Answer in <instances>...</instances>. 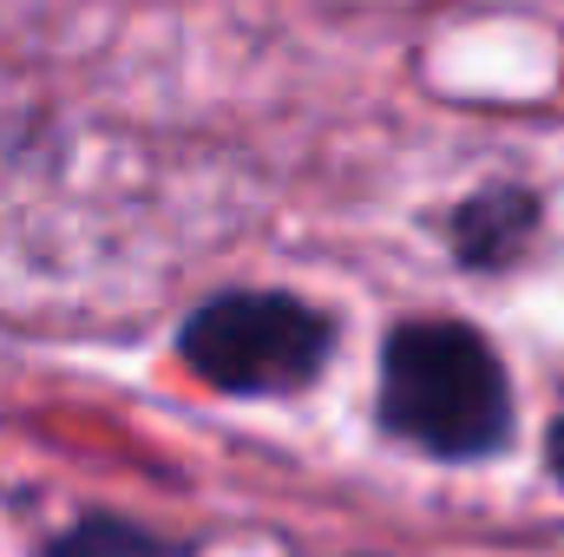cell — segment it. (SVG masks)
<instances>
[{
    "mask_svg": "<svg viewBox=\"0 0 564 557\" xmlns=\"http://www.w3.org/2000/svg\"><path fill=\"white\" fill-rule=\"evenodd\" d=\"M335 328L322 308L276 288H230L177 328L184 368L217 394H295L322 374Z\"/></svg>",
    "mask_w": 564,
    "mask_h": 557,
    "instance_id": "7a4b0ae2",
    "label": "cell"
},
{
    "mask_svg": "<svg viewBox=\"0 0 564 557\" xmlns=\"http://www.w3.org/2000/svg\"><path fill=\"white\" fill-rule=\"evenodd\" d=\"M552 472H558V479H564V419H558V426H552Z\"/></svg>",
    "mask_w": 564,
    "mask_h": 557,
    "instance_id": "5b68a950",
    "label": "cell"
},
{
    "mask_svg": "<svg viewBox=\"0 0 564 557\" xmlns=\"http://www.w3.org/2000/svg\"><path fill=\"white\" fill-rule=\"evenodd\" d=\"M46 557H171L164 538H151L144 525L132 518H106V512H93V518H79V525H66Z\"/></svg>",
    "mask_w": 564,
    "mask_h": 557,
    "instance_id": "277c9868",
    "label": "cell"
},
{
    "mask_svg": "<svg viewBox=\"0 0 564 557\" xmlns=\"http://www.w3.org/2000/svg\"><path fill=\"white\" fill-rule=\"evenodd\" d=\"M381 426L440 459H479L512 433L499 354L466 321H401L381 348Z\"/></svg>",
    "mask_w": 564,
    "mask_h": 557,
    "instance_id": "6da1fadb",
    "label": "cell"
},
{
    "mask_svg": "<svg viewBox=\"0 0 564 557\" xmlns=\"http://www.w3.org/2000/svg\"><path fill=\"white\" fill-rule=\"evenodd\" d=\"M532 223H539V197L532 190H512V184L479 190V197H466L453 210V256L466 270H499V263H512L525 250Z\"/></svg>",
    "mask_w": 564,
    "mask_h": 557,
    "instance_id": "3957f363",
    "label": "cell"
}]
</instances>
